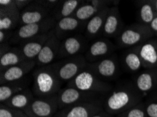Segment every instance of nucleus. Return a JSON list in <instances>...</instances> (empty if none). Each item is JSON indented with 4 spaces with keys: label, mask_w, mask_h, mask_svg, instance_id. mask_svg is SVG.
<instances>
[{
    "label": "nucleus",
    "mask_w": 157,
    "mask_h": 117,
    "mask_svg": "<svg viewBox=\"0 0 157 117\" xmlns=\"http://www.w3.org/2000/svg\"><path fill=\"white\" fill-rule=\"evenodd\" d=\"M152 4H153L154 11H155L156 14L157 16V0H152Z\"/></svg>",
    "instance_id": "nucleus-40"
},
{
    "label": "nucleus",
    "mask_w": 157,
    "mask_h": 117,
    "mask_svg": "<svg viewBox=\"0 0 157 117\" xmlns=\"http://www.w3.org/2000/svg\"><path fill=\"white\" fill-rule=\"evenodd\" d=\"M118 2L109 0H87L80 6L73 16L78 20L87 22L90 19L108 7L117 6Z\"/></svg>",
    "instance_id": "nucleus-16"
},
{
    "label": "nucleus",
    "mask_w": 157,
    "mask_h": 117,
    "mask_svg": "<svg viewBox=\"0 0 157 117\" xmlns=\"http://www.w3.org/2000/svg\"><path fill=\"white\" fill-rule=\"evenodd\" d=\"M143 102L147 116L157 117V91L149 95Z\"/></svg>",
    "instance_id": "nucleus-31"
},
{
    "label": "nucleus",
    "mask_w": 157,
    "mask_h": 117,
    "mask_svg": "<svg viewBox=\"0 0 157 117\" xmlns=\"http://www.w3.org/2000/svg\"><path fill=\"white\" fill-rule=\"evenodd\" d=\"M37 1L42 6L52 12L58 4L59 0H37Z\"/></svg>",
    "instance_id": "nucleus-34"
},
{
    "label": "nucleus",
    "mask_w": 157,
    "mask_h": 117,
    "mask_svg": "<svg viewBox=\"0 0 157 117\" xmlns=\"http://www.w3.org/2000/svg\"><path fill=\"white\" fill-rule=\"evenodd\" d=\"M53 32L54 30H52L48 33L36 36L18 45L24 55L26 60H35Z\"/></svg>",
    "instance_id": "nucleus-18"
},
{
    "label": "nucleus",
    "mask_w": 157,
    "mask_h": 117,
    "mask_svg": "<svg viewBox=\"0 0 157 117\" xmlns=\"http://www.w3.org/2000/svg\"><path fill=\"white\" fill-rule=\"evenodd\" d=\"M137 46L143 69L157 68V40L156 38H151Z\"/></svg>",
    "instance_id": "nucleus-22"
},
{
    "label": "nucleus",
    "mask_w": 157,
    "mask_h": 117,
    "mask_svg": "<svg viewBox=\"0 0 157 117\" xmlns=\"http://www.w3.org/2000/svg\"><path fill=\"white\" fill-rule=\"evenodd\" d=\"M91 117H115V116L111 115L110 114H109L108 112H106L104 109H103V110L98 112V113L94 114V115H93Z\"/></svg>",
    "instance_id": "nucleus-39"
},
{
    "label": "nucleus",
    "mask_w": 157,
    "mask_h": 117,
    "mask_svg": "<svg viewBox=\"0 0 157 117\" xmlns=\"http://www.w3.org/2000/svg\"><path fill=\"white\" fill-rule=\"evenodd\" d=\"M32 91L35 97L50 96L61 90L62 83L52 64L35 68L32 74Z\"/></svg>",
    "instance_id": "nucleus-2"
},
{
    "label": "nucleus",
    "mask_w": 157,
    "mask_h": 117,
    "mask_svg": "<svg viewBox=\"0 0 157 117\" xmlns=\"http://www.w3.org/2000/svg\"><path fill=\"white\" fill-rule=\"evenodd\" d=\"M137 90L145 97L154 92L157 91V68L142 69L132 79Z\"/></svg>",
    "instance_id": "nucleus-13"
},
{
    "label": "nucleus",
    "mask_w": 157,
    "mask_h": 117,
    "mask_svg": "<svg viewBox=\"0 0 157 117\" xmlns=\"http://www.w3.org/2000/svg\"><path fill=\"white\" fill-rule=\"evenodd\" d=\"M115 117H148L145 110L144 102L142 101L139 104L127 109L125 112L115 116Z\"/></svg>",
    "instance_id": "nucleus-30"
},
{
    "label": "nucleus",
    "mask_w": 157,
    "mask_h": 117,
    "mask_svg": "<svg viewBox=\"0 0 157 117\" xmlns=\"http://www.w3.org/2000/svg\"><path fill=\"white\" fill-rule=\"evenodd\" d=\"M60 44L61 41L57 39L54 32L35 60L36 68L54 63L57 59Z\"/></svg>",
    "instance_id": "nucleus-20"
},
{
    "label": "nucleus",
    "mask_w": 157,
    "mask_h": 117,
    "mask_svg": "<svg viewBox=\"0 0 157 117\" xmlns=\"http://www.w3.org/2000/svg\"><path fill=\"white\" fill-rule=\"evenodd\" d=\"M87 62L84 55L59 60L52 63L59 79L63 83H67L87 68Z\"/></svg>",
    "instance_id": "nucleus-6"
},
{
    "label": "nucleus",
    "mask_w": 157,
    "mask_h": 117,
    "mask_svg": "<svg viewBox=\"0 0 157 117\" xmlns=\"http://www.w3.org/2000/svg\"><path fill=\"white\" fill-rule=\"evenodd\" d=\"M155 37H156V40H157V35L155 36Z\"/></svg>",
    "instance_id": "nucleus-41"
},
{
    "label": "nucleus",
    "mask_w": 157,
    "mask_h": 117,
    "mask_svg": "<svg viewBox=\"0 0 157 117\" xmlns=\"http://www.w3.org/2000/svg\"><path fill=\"white\" fill-rule=\"evenodd\" d=\"M103 109V100H101L66 107L59 109L54 117H91Z\"/></svg>",
    "instance_id": "nucleus-12"
},
{
    "label": "nucleus",
    "mask_w": 157,
    "mask_h": 117,
    "mask_svg": "<svg viewBox=\"0 0 157 117\" xmlns=\"http://www.w3.org/2000/svg\"><path fill=\"white\" fill-rule=\"evenodd\" d=\"M0 117H28L24 111L12 108L4 104H0Z\"/></svg>",
    "instance_id": "nucleus-33"
},
{
    "label": "nucleus",
    "mask_w": 157,
    "mask_h": 117,
    "mask_svg": "<svg viewBox=\"0 0 157 117\" xmlns=\"http://www.w3.org/2000/svg\"><path fill=\"white\" fill-rule=\"evenodd\" d=\"M25 60V58L20 48L13 46L10 51L0 56V72Z\"/></svg>",
    "instance_id": "nucleus-27"
},
{
    "label": "nucleus",
    "mask_w": 157,
    "mask_h": 117,
    "mask_svg": "<svg viewBox=\"0 0 157 117\" xmlns=\"http://www.w3.org/2000/svg\"><path fill=\"white\" fill-rule=\"evenodd\" d=\"M109 9V7L104 9L103 11L96 14L87 21L83 35L90 42L102 37L104 25L105 23Z\"/></svg>",
    "instance_id": "nucleus-23"
},
{
    "label": "nucleus",
    "mask_w": 157,
    "mask_h": 117,
    "mask_svg": "<svg viewBox=\"0 0 157 117\" xmlns=\"http://www.w3.org/2000/svg\"><path fill=\"white\" fill-rule=\"evenodd\" d=\"M154 36L150 27L140 23L125 26L121 34L115 39L118 49H130L140 45Z\"/></svg>",
    "instance_id": "nucleus-4"
},
{
    "label": "nucleus",
    "mask_w": 157,
    "mask_h": 117,
    "mask_svg": "<svg viewBox=\"0 0 157 117\" xmlns=\"http://www.w3.org/2000/svg\"><path fill=\"white\" fill-rule=\"evenodd\" d=\"M66 86L82 91L101 95L104 97L113 87L112 83L101 80L93 71L87 68Z\"/></svg>",
    "instance_id": "nucleus-3"
},
{
    "label": "nucleus",
    "mask_w": 157,
    "mask_h": 117,
    "mask_svg": "<svg viewBox=\"0 0 157 117\" xmlns=\"http://www.w3.org/2000/svg\"><path fill=\"white\" fill-rule=\"evenodd\" d=\"M35 95L33 94L32 89L30 88H28L23 91L13 95L2 104L12 108L24 111L30 105Z\"/></svg>",
    "instance_id": "nucleus-26"
},
{
    "label": "nucleus",
    "mask_w": 157,
    "mask_h": 117,
    "mask_svg": "<svg viewBox=\"0 0 157 117\" xmlns=\"http://www.w3.org/2000/svg\"><path fill=\"white\" fill-rule=\"evenodd\" d=\"M14 31L0 30V44L9 42L13 35Z\"/></svg>",
    "instance_id": "nucleus-35"
},
{
    "label": "nucleus",
    "mask_w": 157,
    "mask_h": 117,
    "mask_svg": "<svg viewBox=\"0 0 157 117\" xmlns=\"http://www.w3.org/2000/svg\"><path fill=\"white\" fill-rule=\"evenodd\" d=\"M121 68L126 72L135 75L143 69L140 59L138 46L124 49L119 55Z\"/></svg>",
    "instance_id": "nucleus-21"
},
{
    "label": "nucleus",
    "mask_w": 157,
    "mask_h": 117,
    "mask_svg": "<svg viewBox=\"0 0 157 117\" xmlns=\"http://www.w3.org/2000/svg\"><path fill=\"white\" fill-rule=\"evenodd\" d=\"M137 20L138 23L145 25H149L156 17V12L152 4V0H145L137 2Z\"/></svg>",
    "instance_id": "nucleus-28"
},
{
    "label": "nucleus",
    "mask_w": 157,
    "mask_h": 117,
    "mask_svg": "<svg viewBox=\"0 0 157 117\" xmlns=\"http://www.w3.org/2000/svg\"><path fill=\"white\" fill-rule=\"evenodd\" d=\"M125 27L118 6L114 5L109 7L104 25L102 37L109 39H115Z\"/></svg>",
    "instance_id": "nucleus-15"
},
{
    "label": "nucleus",
    "mask_w": 157,
    "mask_h": 117,
    "mask_svg": "<svg viewBox=\"0 0 157 117\" xmlns=\"http://www.w3.org/2000/svg\"><path fill=\"white\" fill-rule=\"evenodd\" d=\"M103 98L104 96L101 95L82 91L77 88L67 86L61 88L57 93V100H58L59 109L73 104L94 102L103 100Z\"/></svg>",
    "instance_id": "nucleus-8"
},
{
    "label": "nucleus",
    "mask_w": 157,
    "mask_h": 117,
    "mask_svg": "<svg viewBox=\"0 0 157 117\" xmlns=\"http://www.w3.org/2000/svg\"><path fill=\"white\" fill-rule=\"evenodd\" d=\"M90 42L83 34L71 36L61 42L57 60L84 55L89 46Z\"/></svg>",
    "instance_id": "nucleus-10"
},
{
    "label": "nucleus",
    "mask_w": 157,
    "mask_h": 117,
    "mask_svg": "<svg viewBox=\"0 0 157 117\" xmlns=\"http://www.w3.org/2000/svg\"><path fill=\"white\" fill-rule=\"evenodd\" d=\"M118 47L110 39L101 37L90 42L84 56L88 63H92L116 53Z\"/></svg>",
    "instance_id": "nucleus-11"
},
{
    "label": "nucleus",
    "mask_w": 157,
    "mask_h": 117,
    "mask_svg": "<svg viewBox=\"0 0 157 117\" xmlns=\"http://www.w3.org/2000/svg\"><path fill=\"white\" fill-rule=\"evenodd\" d=\"M87 22L71 16L57 21L54 27V35L59 41L76 35L84 34Z\"/></svg>",
    "instance_id": "nucleus-14"
},
{
    "label": "nucleus",
    "mask_w": 157,
    "mask_h": 117,
    "mask_svg": "<svg viewBox=\"0 0 157 117\" xmlns=\"http://www.w3.org/2000/svg\"><path fill=\"white\" fill-rule=\"evenodd\" d=\"M57 94L35 97L24 112L28 117H54L59 111Z\"/></svg>",
    "instance_id": "nucleus-9"
},
{
    "label": "nucleus",
    "mask_w": 157,
    "mask_h": 117,
    "mask_svg": "<svg viewBox=\"0 0 157 117\" xmlns=\"http://www.w3.org/2000/svg\"><path fill=\"white\" fill-rule=\"evenodd\" d=\"M33 83V76H26L21 79L0 85V102L3 103L13 95L29 88Z\"/></svg>",
    "instance_id": "nucleus-24"
},
{
    "label": "nucleus",
    "mask_w": 157,
    "mask_h": 117,
    "mask_svg": "<svg viewBox=\"0 0 157 117\" xmlns=\"http://www.w3.org/2000/svg\"><path fill=\"white\" fill-rule=\"evenodd\" d=\"M87 68L104 82L111 83L117 80L121 73L119 56L114 53L111 56L92 63H87Z\"/></svg>",
    "instance_id": "nucleus-5"
},
{
    "label": "nucleus",
    "mask_w": 157,
    "mask_h": 117,
    "mask_svg": "<svg viewBox=\"0 0 157 117\" xmlns=\"http://www.w3.org/2000/svg\"><path fill=\"white\" fill-rule=\"evenodd\" d=\"M84 2L83 0H59L58 4L51 12L50 17L57 22L61 19L73 16Z\"/></svg>",
    "instance_id": "nucleus-25"
},
{
    "label": "nucleus",
    "mask_w": 157,
    "mask_h": 117,
    "mask_svg": "<svg viewBox=\"0 0 157 117\" xmlns=\"http://www.w3.org/2000/svg\"><path fill=\"white\" fill-rule=\"evenodd\" d=\"M51 11L37 2L33 1L20 13V26L42 22L50 17Z\"/></svg>",
    "instance_id": "nucleus-17"
},
{
    "label": "nucleus",
    "mask_w": 157,
    "mask_h": 117,
    "mask_svg": "<svg viewBox=\"0 0 157 117\" xmlns=\"http://www.w3.org/2000/svg\"><path fill=\"white\" fill-rule=\"evenodd\" d=\"M6 15H20V11L16 6L13 0L0 1V16Z\"/></svg>",
    "instance_id": "nucleus-32"
},
{
    "label": "nucleus",
    "mask_w": 157,
    "mask_h": 117,
    "mask_svg": "<svg viewBox=\"0 0 157 117\" xmlns=\"http://www.w3.org/2000/svg\"><path fill=\"white\" fill-rule=\"evenodd\" d=\"M16 6L20 13L33 2V0H13Z\"/></svg>",
    "instance_id": "nucleus-36"
},
{
    "label": "nucleus",
    "mask_w": 157,
    "mask_h": 117,
    "mask_svg": "<svg viewBox=\"0 0 157 117\" xmlns=\"http://www.w3.org/2000/svg\"><path fill=\"white\" fill-rule=\"evenodd\" d=\"M143 99L132 80H121L104 97L103 107L115 116L139 104Z\"/></svg>",
    "instance_id": "nucleus-1"
},
{
    "label": "nucleus",
    "mask_w": 157,
    "mask_h": 117,
    "mask_svg": "<svg viewBox=\"0 0 157 117\" xmlns=\"http://www.w3.org/2000/svg\"><path fill=\"white\" fill-rule=\"evenodd\" d=\"M36 68L35 60H25L0 72V85L21 79Z\"/></svg>",
    "instance_id": "nucleus-19"
},
{
    "label": "nucleus",
    "mask_w": 157,
    "mask_h": 117,
    "mask_svg": "<svg viewBox=\"0 0 157 117\" xmlns=\"http://www.w3.org/2000/svg\"><path fill=\"white\" fill-rule=\"evenodd\" d=\"M13 47V46L10 44V42H6L0 44V56H3L4 54L10 51Z\"/></svg>",
    "instance_id": "nucleus-37"
},
{
    "label": "nucleus",
    "mask_w": 157,
    "mask_h": 117,
    "mask_svg": "<svg viewBox=\"0 0 157 117\" xmlns=\"http://www.w3.org/2000/svg\"><path fill=\"white\" fill-rule=\"evenodd\" d=\"M149 26L152 31V32L154 33V36H156L157 35V16L154 19V20L152 21L151 23Z\"/></svg>",
    "instance_id": "nucleus-38"
},
{
    "label": "nucleus",
    "mask_w": 157,
    "mask_h": 117,
    "mask_svg": "<svg viewBox=\"0 0 157 117\" xmlns=\"http://www.w3.org/2000/svg\"><path fill=\"white\" fill-rule=\"evenodd\" d=\"M20 27V15L0 16V30L15 31Z\"/></svg>",
    "instance_id": "nucleus-29"
},
{
    "label": "nucleus",
    "mask_w": 157,
    "mask_h": 117,
    "mask_svg": "<svg viewBox=\"0 0 157 117\" xmlns=\"http://www.w3.org/2000/svg\"><path fill=\"white\" fill-rule=\"evenodd\" d=\"M56 23L55 20L49 17L42 22L21 25L14 31L13 37L9 42L13 46H18L25 40L50 32L54 29Z\"/></svg>",
    "instance_id": "nucleus-7"
}]
</instances>
